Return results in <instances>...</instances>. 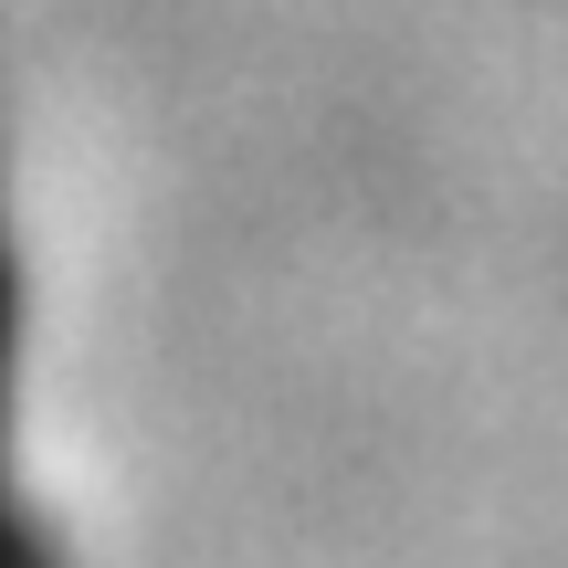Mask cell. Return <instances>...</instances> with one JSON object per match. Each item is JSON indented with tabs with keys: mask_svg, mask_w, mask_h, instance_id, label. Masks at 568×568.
Instances as JSON below:
<instances>
[{
	"mask_svg": "<svg viewBox=\"0 0 568 568\" xmlns=\"http://www.w3.org/2000/svg\"><path fill=\"white\" fill-rule=\"evenodd\" d=\"M11 347H21V253H11V211H0V568H63L11 485Z\"/></svg>",
	"mask_w": 568,
	"mask_h": 568,
	"instance_id": "1",
	"label": "cell"
}]
</instances>
